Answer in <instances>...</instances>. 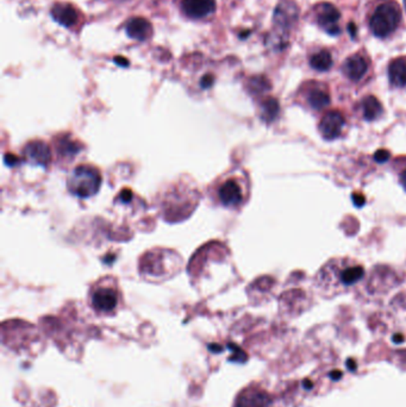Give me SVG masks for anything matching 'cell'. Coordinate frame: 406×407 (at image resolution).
I'll use <instances>...</instances> for the list:
<instances>
[{
  "instance_id": "6da1fadb",
  "label": "cell",
  "mask_w": 406,
  "mask_h": 407,
  "mask_svg": "<svg viewBox=\"0 0 406 407\" xmlns=\"http://www.w3.org/2000/svg\"><path fill=\"white\" fill-rule=\"evenodd\" d=\"M102 177L94 165H78L68 180L69 191L79 198H89L99 191Z\"/></svg>"
},
{
  "instance_id": "7a4b0ae2",
  "label": "cell",
  "mask_w": 406,
  "mask_h": 407,
  "mask_svg": "<svg viewBox=\"0 0 406 407\" xmlns=\"http://www.w3.org/2000/svg\"><path fill=\"white\" fill-rule=\"evenodd\" d=\"M402 19V11L394 3H384L379 5L373 12L369 26L377 37H387L397 29Z\"/></svg>"
},
{
  "instance_id": "3957f363",
  "label": "cell",
  "mask_w": 406,
  "mask_h": 407,
  "mask_svg": "<svg viewBox=\"0 0 406 407\" xmlns=\"http://www.w3.org/2000/svg\"><path fill=\"white\" fill-rule=\"evenodd\" d=\"M299 17V9L292 0H281L275 8L273 21L276 29L275 37L278 39V46L283 48L288 43L290 30L292 29Z\"/></svg>"
},
{
  "instance_id": "277c9868",
  "label": "cell",
  "mask_w": 406,
  "mask_h": 407,
  "mask_svg": "<svg viewBox=\"0 0 406 407\" xmlns=\"http://www.w3.org/2000/svg\"><path fill=\"white\" fill-rule=\"evenodd\" d=\"M217 199L225 208H237L243 203V188L238 179L228 178L222 180L217 186Z\"/></svg>"
},
{
  "instance_id": "5b68a950",
  "label": "cell",
  "mask_w": 406,
  "mask_h": 407,
  "mask_svg": "<svg viewBox=\"0 0 406 407\" xmlns=\"http://www.w3.org/2000/svg\"><path fill=\"white\" fill-rule=\"evenodd\" d=\"M315 15H316L318 26H321V29L326 30L328 34L333 36L339 34V23L341 13L334 5L321 3L316 6Z\"/></svg>"
},
{
  "instance_id": "8992f818",
  "label": "cell",
  "mask_w": 406,
  "mask_h": 407,
  "mask_svg": "<svg viewBox=\"0 0 406 407\" xmlns=\"http://www.w3.org/2000/svg\"><path fill=\"white\" fill-rule=\"evenodd\" d=\"M118 292L111 284H102L94 289L92 305L99 312H111L118 304Z\"/></svg>"
},
{
  "instance_id": "52a82bcc",
  "label": "cell",
  "mask_w": 406,
  "mask_h": 407,
  "mask_svg": "<svg viewBox=\"0 0 406 407\" xmlns=\"http://www.w3.org/2000/svg\"><path fill=\"white\" fill-rule=\"evenodd\" d=\"M344 123V117L339 112L330 111L321 118L319 132L326 140H335L341 135Z\"/></svg>"
},
{
  "instance_id": "ba28073f",
  "label": "cell",
  "mask_w": 406,
  "mask_h": 407,
  "mask_svg": "<svg viewBox=\"0 0 406 407\" xmlns=\"http://www.w3.org/2000/svg\"><path fill=\"white\" fill-rule=\"evenodd\" d=\"M182 9L188 17H206L216 10V0H182Z\"/></svg>"
},
{
  "instance_id": "9c48e42d",
  "label": "cell",
  "mask_w": 406,
  "mask_h": 407,
  "mask_svg": "<svg viewBox=\"0 0 406 407\" xmlns=\"http://www.w3.org/2000/svg\"><path fill=\"white\" fill-rule=\"evenodd\" d=\"M235 407H272V401L263 390H246L238 395Z\"/></svg>"
},
{
  "instance_id": "30bf717a",
  "label": "cell",
  "mask_w": 406,
  "mask_h": 407,
  "mask_svg": "<svg viewBox=\"0 0 406 407\" xmlns=\"http://www.w3.org/2000/svg\"><path fill=\"white\" fill-rule=\"evenodd\" d=\"M367 69H369L367 61L360 55L351 56L346 60V62L343 64V73L351 81L361 80L367 72Z\"/></svg>"
},
{
  "instance_id": "8fae6325",
  "label": "cell",
  "mask_w": 406,
  "mask_h": 407,
  "mask_svg": "<svg viewBox=\"0 0 406 407\" xmlns=\"http://www.w3.org/2000/svg\"><path fill=\"white\" fill-rule=\"evenodd\" d=\"M51 16L58 23L66 28L76 26L78 21V12L76 8L67 3H59L54 5L51 9Z\"/></svg>"
},
{
  "instance_id": "7c38bea8",
  "label": "cell",
  "mask_w": 406,
  "mask_h": 407,
  "mask_svg": "<svg viewBox=\"0 0 406 407\" xmlns=\"http://www.w3.org/2000/svg\"><path fill=\"white\" fill-rule=\"evenodd\" d=\"M26 156L36 165H47L51 160V152L44 142L34 141L26 145Z\"/></svg>"
},
{
  "instance_id": "4fadbf2b",
  "label": "cell",
  "mask_w": 406,
  "mask_h": 407,
  "mask_svg": "<svg viewBox=\"0 0 406 407\" xmlns=\"http://www.w3.org/2000/svg\"><path fill=\"white\" fill-rule=\"evenodd\" d=\"M127 34L132 39H137V41H144V39H149L152 36V24L145 18H132V21L127 23Z\"/></svg>"
},
{
  "instance_id": "5bb4252c",
  "label": "cell",
  "mask_w": 406,
  "mask_h": 407,
  "mask_svg": "<svg viewBox=\"0 0 406 407\" xmlns=\"http://www.w3.org/2000/svg\"><path fill=\"white\" fill-rule=\"evenodd\" d=\"M389 82L394 87L406 86V62L403 59L394 60L389 67Z\"/></svg>"
},
{
  "instance_id": "9a60e30c",
  "label": "cell",
  "mask_w": 406,
  "mask_h": 407,
  "mask_svg": "<svg viewBox=\"0 0 406 407\" xmlns=\"http://www.w3.org/2000/svg\"><path fill=\"white\" fill-rule=\"evenodd\" d=\"M364 276V269L360 264L347 266L339 271V282L344 286H351L362 280Z\"/></svg>"
},
{
  "instance_id": "2e32d148",
  "label": "cell",
  "mask_w": 406,
  "mask_h": 407,
  "mask_svg": "<svg viewBox=\"0 0 406 407\" xmlns=\"http://www.w3.org/2000/svg\"><path fill=\"white\" fill-rule=\"evenodd\" d=\"M308 102L313 110H323L330 104V96L321 89H312L308 93Z\"/></svg>"
},
{
  "instance_id": "e0dca14e",
  "label": "cell",
  "mask_w": 406,
  "mask_h": 407,
  "mask_svg": "<svg viewBox=\"0 0 406 407\" xmlns=\"http://www.w3.org/2000/svg\"><path fill=\"white\" fill-rule=\"evenodd\" d=\"M382 105L378 100L377 98L373 96L364 98L362 100V112H364V119L367 120H374L379 118L382 114Z\"/></svg>"
},
{
  "instance_id": "ac0fdd59",
  "label": "cell",
  "mask_w": 406,
  "mask_h": 407,
  "mask_svg": "<svg viewBox=\"0 0 406 407\" xmlns=\"http://www.w3.org/2000/svg\"><path fill=\"white\" fill-rule=\"evenodd\" d=\"M310 64L313 69L319 71V72H326L328 69H330L333 66V57H331L330 53L328 51H321L319 53H316L315 55L310 60Z\"/></svg>"
},
{
  "instance_id": "d6986e66",
  "label": "cell",
  "mask_w": 406,
  "mask_h": 407,
  "mask_svg": "<svg viewBox=\"0 0 406 407\" xmlns=\"http://www.w3.org/2000/svg\"><path fill=\"white\" fill-rule=\"evenodd\" d=\"M279 102H276L274 98H268L263 104V118L266 122L274 120L279 115Z\"/></svg>"
},
{
  "instance_id": "ffe728a7",
  "label": "cell",
  "mask_w": 406,
  "mask_h": 407,
  "mask_svg": "<svg viewBox=\"0 0 406 407\" xmlns=\"http://www.w3.org/2000/svg\"><path fill=\"white\" fill-rule=\"evenodd\" d=\"M60 149L64 150V155H74L78 153V149L76 148V143L71 142L69 140H64L59 145Z\"/></svg>"
},
{
  "instance_id": "44dd1931",
  "label": "cell",
  "mask_w": 406,
  "mask_h": 407,
  "mask_svg": "<svg viewBox=\"0 0 406 407\" xmlns=\"http://www.w3.org/2000/svg\"><path fill=\"white\" fill-rule=\"evenodd\" d=\"M389 156H391V154H389L387 150L380 149V150H378L377 153L374 154V160H376L378 163H384V162L389 160Z\"/></svg>"
},
{
  "instance_id": "7402d4cb",
  "label": "cell",
  "mask_w": 406,
  "mask_h": 407,
  "mask_svg": "<svg viewBox=\"0 0 406 407\" xmlns=\"http://www.w3.org/2000/svg\"><path fill=\"white\" fill-rule=\"evenodd\" d=\"M351 198H353V201H354L355 206H358V208L364 206V203H366V198H364V195H361V193H354Z\"/></svg>"
},
{
  "instance_id": "603a6c76",
  "label": "cell",
  "mask_w": 406,
  "mask_h": 407,
  "mask_svg": "<svg viewBox=\"0 0 406 407\" xmlns=\"http://www.w3.org/2000/svg\"><path fill=\"white\" fill-rule=\"evenodd\" d=\"M213 77L208 74V75H205V77L202 79V87L203 89H209V87H211L212 84H213Z\"/></svg>"
},
{
  "instance_id": "cb8c5ba5",
  "label": "cell",
  "mask_w": 406,
  "mask_h": 407,
  "mask_svg": "<svg viewBox=\"0 0 406 407\" xmlns=\"http://www.w3.org/2000/svg\"><path fill=\"white\" fill-rule=\"evenodd\" d=\"M114 62H116V64H121V66H122V67H127V64H129V61H127V59H124V57H116V59H114Z\"/></svg>"
},
{
  "instance_id": "d4e9b609",
  "label": "cell",
  "mask_w": 406,
  "mask_h": 407,
  "mask_svg": "<svg viewBox=\"0 0 406 407\" xmlns=\"http://www.w3.org/2000/svg\"><path fill=\"white\" fill-rule=\"evenodd\" d=\"M400 183H402L403 188L406 191V170H404V172L400 174Z\"/></svg>"
},
{
  "instance_id": "484cf974",
  "label": "cell",
  "mask_w": 406,
  "mask_h": 407,
  "mask_svg": "<svg viewBox=\"0 0 406 407\" xmlns=\"http://www.w3.org/2000/svg\"><path fill=\"white\" fill-rule=\"evenodd\" d=\"M404 4H405V8H406V0H404Z\"/></svg>"
}]
</instances>
